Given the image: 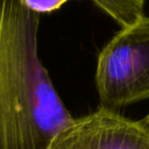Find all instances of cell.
<instances>
[{
  "label": "cell",
  "instance_id": "cell-1",
  "mask_svg": "<svg viewBox=\"0 0 149 149\" xmlns=\"http://www.w3.org/2000/svg\"><path fill=\"white\" fill-rule=\"evenodd\" d=\"M40 14L0 0V149H48L73 116L38 57Z\"/></svg>",
  "mask_w": 149,
  "mask_h": 149
},
{
  "label": "cell",
  "instance_id": "cell-2",
  "mask_svg": "<svg viewBox=\"0 0 149 149\" xmlns=\"http://www.w3.org/2000/svg\"><path fill=\"white\" fill-rule=\"evenodd\" d=\"M95 87L100 107L113 111L149 99V16L121 28L101 49Z\"/></svg>",
  "mask_w": 149,
  "mask_h": 149
},
{
  "label": "cell",
  "instance_id": "cell-3",
  "mask_svg": "<svg viewBox=\"0 0 149 149\" xmlns=\"http://www.w3.org/2000/svg\"><path fill=\"white\" fill-rule=\"evenodd\" d=\"M48 149H149V130L142 120L99 107L64 126Z\"/></svg>",
  "mask_w": 149,
  "mask_h": 149
},
{
  "label": "cell",
  "instance_id": "cell-4",
  "mask_svg": "<svg viewBox=\"0 0 149 149\" xmlns=\"http://www.w3.org/2000/svg\"><path fill=\"white\" fill-rule=\"evenodd\" d=\"M113 19L120 28H127L144 17L146 0H91Z\"/></svg>",
  "mask_w": 149,
  "mask_h": 149
},
{
  "label": "cell",
  "instance_id": "cell-5",
  "mask_svg": "<svg viewBox=\"0 0 149 149\" xmlns=\"http://www.w3.org/2000/svg\"><path fill=\"white\" fill-rule=\"evenodd\" d=\"M22 1L29 9H31L37 14H41V13H51L54 10H57L70 0H22Z\"/></svg>",
  "mask_w": 149,
  "mask_h": 149
},
{
  "label": "cell",
  "instance_id": "cell-6",
  "mask_svg": "<svg viewBox=\"0 0 149 149\" xmlns=\"http://www.w3.org/2000/svg\"><path fill=\"white\" fill-rule=\"evenodd\" d=\"M142 121H143V123L146 125V127L148 128V130H149V114L144 118V119H142Z\"/></svg>",
  "mask_w": 149,
  "mask_h": 149
}]
</instances>
